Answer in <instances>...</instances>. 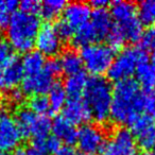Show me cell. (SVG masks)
<instances>
[{
    "mask_svg": "<svg viewBox=\"0 0 155 155\" xmlns=\"http://www.w3.org/2000/svg\"><path fill=\"white\" fill-rule=\"evenodd\" d=\"M19 2L16 0H0V26L7 27L11 16L16 12Z\"/></svg>",
    "mask_w": 155,
    "mask_h": 155,
    "instance_id": "4316f807",
    "label": "cell"
},
{
    "mask_svg": "<svg viewBox=\"0 0 155 155\" xmlns=\"http://www.w3.org/2000/svg\"><path fill=\"white\" fill-rule=\"evenodd\" d=\"M142 108L147 112V116L155 120V91H148L143 95Z\"/></svg>",
    "mask_w": 155,
    "mask_h": 155,
    "instance_id": "f546056e",
    "label": "cell"
},
{
    "mask_svg": "<svg viewBox=\"0 0 155 155\" xmlns=\"http://www.w3.org/2000/svg\"><path fill=\"white\" fill-rule=\"evenodd\" d=\"M114 52L108 45L96 43L82 48L80 56L85 68L95 77H100L110 69L115 58Z\"/></svg>",
    "mask_w": 155,
    "mask_h": 155,
    "instance_id": "52a82bcc",
    "label": "cell"
},
{
    "mask_svg": "<svg viewBox=\"0 0 155 155\" xmlns=\"http://www.w3.org/2000/svg\"><path fill=\"white\" fill-rule=\"evenodd\" d=\"M143 95L138 83L132 79L116 82L110 105L112 120L117 124H129L134 117L140 114Z\"/></svg>",
    "mask_w": 155,
    "mask_h": 155,
    "instance_id": "6da1fadb",
    "label": "cell"
},
{
    "mask_svg": "<svg viewBox=\"0 0 155 155\" xmlns=\"http://www.w3.org/2000/svg\"><path fill=\"white\" fill-rule=\"evenodd\" d=\"M105 141V134L101 127L93 124H84L78 131L75 142L81 149V152L95 155L101 152Z\"/></svg>",
    "mask_w": 155,
    "mask_h": 155,
    "instance_id": "8fae6325",
    "label": "cell"
},
{
    "mask_svg": "<svg viewBox=\"0 0 155 155\" xmlns=\"http://www.w3.org/2000/svg\"><path fill=\"white\" fill-rule=\"evenodd\" d=\"M13 58V49L9 45V43L0 39V69L5 67Z\"/></svg>",
    "mask_w": 155,
    "mask_h": 155,
    "instance_id": "1f68e13d",
    "label": "cell"
},
{
    "mask_svg": "<svg viewBox=\"0 0 155 155\" xmlns=\"http://www.w3.org/2000/svg\"><path fill=\"white\" fill-rule=\"evenodd\" d=\"M110 16L116 22L137 17V8L130 1H115L110 5Z\"/></svg>",
    "mask_w": 155,
    "mask_h": 155,
    "instance_id": "d6986e66",
    "label": "cell"
},
{
    "mask_svg": "<svg viewBox=\"0 0 155 155\" xmlns=\"http://www.w3.org/2000/svg\"><path fill=\"white\" fill-rule=\"evenodd\" d=\"M78 155H91V154H88V153H84V152H80V153H78Z\"/></svg>",
    "mask_w": 155,
    "mask_h": 155,
    "instance_id": "b9f144b4",
    "label": "cell"
},
{
    "mask_svg": "<svg viewBox=\"0 0 155 155\" xmlns=\"http://www.w3.org/2000/svg\"><path fill=\"white\" fill-rule=\"evenodd\" d=\"M140 47L143 50H155V24L148 26L146 30H142L139 37Z\"/></svg>",
    "mask_w": 155,
    "mask_h": 155,
    "instance_id": "f1b7e54d",
    "label": "cell"
},
{
    "mask_svg": "<svg viewBox=\"0 0 155 155\" xmlns=\"http://www.w3.org/2000/svg\"><path fill=\"white\" fill-rule=\"evenodd\" d=\"M110 5L108 1L106 0H94L91 2V5L94 9H106V7Z\"/></svg>",
    "mask_w": 155,
    "mask_h": 155,
    "instance_id": "74e56055",
    "label": "cell"
},
{
    "mask_svg": "<svg viewBox=\"0 0 155 155\" xmlns=\"http://www.w3.org/2000/svg\"><path fill=\"white\" fill-rule=\"evenodd\" d=\"M24 78V70L20 62L14 56L5 67L0 70V79L2 87L8 89H15Z\"/></svg>",
    "mask_w": 155,
    "mask_h": 155,
    "instance_id": "9a60e30c",
    "label": "cell"
},
{
    "mask_svg": "<svg viewBox=\"0 0 155 155\" xmlns=\"http://www.w3.org/2000/svg\"><path fill=\"white\" fill-rule=\"evenodd\" d=\"M87 80L88 79L83 71L75 73V74L68 75L65 81V85L63 86L67 97H69L70 99L80 98L81 95L84 93Z\"/></svg>",
    "mask_w": 155,
    "mask_h": 155,
    "instance_id": "ac0fdd59",
    "label": "cell"
},
{
    "mask_svg": "<svg viewBox=\"0 0 155 155\" xmlns=\"http://www.w3.org/2000/svg\"><path fill=\"white\" fill-rule=\"evenodd\" d=\"M26 155H47V153L39 147L33 144L32 147H30V148L26 150Z\"/></svg>",
    "mask_w": 155,
    "mask_h": 155,
    "instance_id": "8d00e7d4",
    "label": "cell"
},
{
    "mask_svg": "<svg viewBox=\"0 0 155 155\" xmlns=\"http://www.w3.org/2000/svg\"><path fill=\"white\" fill-rule=\"evenodd\" d=\"M144 61H147V55L141 48H124L114 58L107 70L108 78L116 82L131 79V75L135 73L138 65Z\"/></svg>",
    "mask_w": 155,
    "mask_h": 155,
    "instance_id": "277c9868",
    "label": "cell"
},
{
    "mask_svg": "<svg viewBox=\"0 0 155 155\" xmlns=\"http://www.w3.org/2000/svg\"><path fill=\"white\" fill-rule=\"evenodd\" d=\"M22 136L16 119L9 113L0 114V152L9 153L18 149Z\"/></svg>",
    "mask_w": 155,
    "mask_h": 155,
    "instance_id": "9c48e42d",
    "label": "cell"
},
{
    "mask_svg": "<svg viewBox=\"0 0 155 155\" xmlns=\"http://www.w3.org/2000/svg\"><path fill=\"white\" fill-rule=\"evenodd\" d=\"M16 122L24 137H30L33 144H39L49 136L52 122L47 116L35 114L30 108L18 110Z\"/></svg>",
    "mask_w": 155,
    "mask_h": 155,
    "instance_id": "5b68a950",
    "label": "cell"
},
{
    "mask_svg": "<svg viewBox=\"0 0 155 155\" xmlns=\"http://www.w3.org/2000/svg\"><path fill=\"white\" fill-rule=\"evenodd\" d=\"M5 28L8 43L12 49L27 53L32 51L41 28V20L34 14L16 11L11 16Z\"/></svg>",
    "mask_w": 155,
    "mask_h": 155,
    "instance_id": "7a4b0ae2",
    "label": "cell"
},
{
    "mask_svg": "<svg viewBox=\"0 0 155 155\" xmlns=\"http://www.w3.org/2000/svg\"><path fill=\"white\" fill-rule=\"evenodd\" d=\"M63 20L75 31L89 21L91 15V5L85 2L68 3L63 11Z\"/></svg>",
    "mask_w": 155,
    "mask_h": 155,
    "instance_id": "4fadbf2b",
    "label": "cell"
},
{
    "mask_svg": "<svg viewBox=\"0 0 155 155\" xmlns=\"http://www.w3.org/2000/svg\"><path fill=\"white\" fill-rule=\"evenodd\" d=\"M48 102L50 105L51 113H56L61 110L67 102V95L64 87L58 83H54L50 91H48Z\"/></svg>",
    "mask_w": 155,
    "mask_h": 155,
    "instance_id": "cb8c5ba5",
    "label": "cell"
},
{
    "mask_svg": "<svg viewBox=\"0 0 155 155\" xmlns=\"http://www.w3.org/2000/svg\"><path fill=\"white\" fill-rule=\"evenodd\" d=\"M58 64L61 67V71H64L66 74L71 75L82 71L83 63L80 54H78L73 50L64 51L61 55Z\"/></svg>",
    "mask_w": 155,
    "mask_h": 155,
    "instance_id": "ffe728a7",
    "label": "cell"
},
{
    "mask_svg": "<svg viewBox=\"0 0 155 155\" xmlns=\"http://www.w3.org/2000/svg\"><path fill=\"white\" fill-rule=\"evenodd\" d=\"M138 19L141 24L154 25L155 24V0L143 1L139 5L137 11Z\"/></svg>",
    "mask_w": 155,
    "mask_h": 155,
    "instance_id": "484cf974",
    "label": "cell"
},
{
    "mask_svg": "<svg viewBox=\"0 0 155 155\" xmlns=\"http://www.w3.org/2000/svg\"><path fill=\"white\" fill-rule=\"evenodd\" d=\"M136 77L137 83L139 86H142L147 91H153L155 87V71L152 65L144 61L138 65L136 69Z\"/></svg>",
    "mask_w": 155,
    "mask_h": 155,
    "instance_id": "603a6c76",
    "label": "cell"
},
{
    "mask_svg": "<svg viewBox=\"0 0 155 155\" xmlns=\"http://www.w3.org/2000/svg\"><path fill=\"white\" fill-rule=\"evenodd\" d=\"M84 102L96 121L105 122L110 115L113 88L103 77H91L87 80L84 89Z\"/></svg>",
    "mask_w": 155,
    "mask_h": 155,
    "instance_id": "3957f363",
    "label": "cell"
},
{
    "mask_svg": "<svg viewBox=\"0 0 155 155\" xmlns=\"http://www.w3.org/2000/svg\"><path fill=\"white\" fill-rule=\"evenodd\" d=\"M35 146L43 149L46 153H55L61 147V141L56 137H54V136H48L41 143L35 144Z\"/></svg>",
    "mask_w": 155,
    "mask_h": 155,
    "instance_id": "d6a6232c",
    "label": "cell"
},
{
    "mask_svg": "<svg viewBox=\"0 0 155 155\" xmlns=\"http://www.w3.org/2000/svg\"><path fill=\"white\" fill-rule=\"evenodd\" d=\"M142 155H154V154H153V151H147V152L143 153Z\"/></svg>",
    "mask_w": 155,
    "mask_h": 155,
    "instance_id": "60d3db41",
    "label": "cell"
},
{
    "mask_svg": "<svg viewBox=\"0 0 155 155\" xmlns=\"http://www.w3.org/2000/svg\"><path fill=\"white\" fill-rule=\"evenodd\" d=\"M2 88V84H1V79H0V89Z\"/></svg>",
    "mask_w": 155,
    "mask_h": 155,
    "instance_id": "ee69618b",
    "label": "cell"
},
{
    "mask_svg": "<svg viewBox=\"0 0 155 155\" xmlns=\"http://www.w3.org/2000/svg\"><path fill=\"white\" fill-rule=\"evenodd\" d=\"M61 72L58 60L46 61L44 68L39 72L24 75L21 81V91L25 95L39 96L48 93L54 84L56 75Z\"/></svg>",
    "mask_w": 155,
    "mask_h": 155,
    "instance_id": "8992f818",
    "label": "cell"
},
{
    "mask_svg": "<svg viewBox=\"0 0 155 155\" xmlns=\"http://www.w3.org/2000/svg\"><path fill=\"white\" fill-rule=\"evenodd\" d=\"M153 154H154V155H155V150H154V151H153Z\"/></svg>",
    "mask_w": 155,
    "mask_h": 155,
    "instance_id": "f6af8a7d",
    "label": "cell"
},
{
    "mask_svg": "<svg viewBox=\"0 0 155 155\" xmlns=\"http://www.w3.org/2000/svg\"><path fill=\"white\" fill-rule=\"evenodd\" d=\"M89 22L93 26L99 41L107 37L114 25L112 16L106 9H96L91 12Z\"/></svg>",
    "mask_w": 155,
    "mask_h": 155,
    "instance_id": "2e32d148",
    "label": "cell"
},
{
    "mask_svg": "<svg viewBox=\"0 0 155 155\" xmlns=\"http://www.w3.org/2000/svg\"><path fill=\"white\" fill-rule=\"evenodd\" d=\"M56 155H78L75 149L71 144H61L58 150L55 152Z\"/></svg>",
    "mask_w": 155,
    "mask_h": 155,
    "instance_id": "e575fe53",
    "label": "cell"
},
{
    "mask_svg": "<svg viewBox=\"0 0 155 155\" xmlns=\"http://www.w3.org/2000/svg\"><path fill=\"white\" fill-rule=\"evenodd\" d=\"M101 155H139V149L131 132L121 127L105 141Z\"/></svg>",
    "mask_w": 155,
    "mask_h": 155,
    "instance_id": "ba28073f",
    "label": "cell"
},
{
    "mask_svg": "<svg viewBox=\"0 0 155 155\" xmlns=\"http://www.w3.org/2000/svg\"><path fill=\"white\" fill-rule=\"evenodd\" d=\"M29 106H30L29 108L32 112H34L37 115H41V116H47V114L51 113L48 99L44 95L33 96L32 99L30 100Z\"/></svg>",
    "mask_w": 155,
    "mask_h": 155,
    "instance_id": "83f0119b",
    "label": "cell"
},
{
    "mask_svg": "<svg viewBox=\"0 0 155 155\" xmlns=\"http://www.w3.org/2000/svg\"><path fill=\"white\" fill-rule=\"evenodd\" d=\"M13 155H26V150L25 149H16Z\"/></svg>",
    "mask_w": 155,
    "mask_h": 155,
    "instance_id": "f35d334b",
    "label": "cell"
},
{
    "mask_svg": "<svg viewBox=\"0 0 155 155\" xmlns=\"http://www.w3.org/2000/svg\"><path fill=\"white\" fill-rule=\"evenodd\" d=\"M54 30H55L56 34L58 35L62 41H67V39L72 38L73 34H74V30L69 26L67 22H65L64 20H60V21L55 22L53 25Z\"/></svg>",
    "mask_w": 155,
    "mask_h": 155,
    "instance_id": "4dcf8cb0",
    "label": "cell"
},
{
    "mask_svg": "<svg viewBox=\"0 0 155 155\" xmlns=\"http://www.w3.org/2000/svg\"><path fill=\"white\" fill-rule=\"evenodd\" d=\"M34 45L37 51L44 56H54L60 53L62 49V39L56 34L52 25L45 24L39 28Z\"/></svg>",
    "mask_w": 155,
    "mask_h": 155,
    "instance_id": "7c38bea8",
    "label": "cell"
},
{
    "mask_svg": "<svg viewBox=\"0 0 155 155\" xmlns=\"http://www.w3.org/2000/svg\"><path fill=\"white\" fill-rule=\"evenodd\" d=\"M0 155H10L9 153H1L0 152Z\"/></svg>",
    "mask_w": 155,
    "mask_h": 155,
    "instance_id": "7bdbcfd3",
    "label": "cell"
},
{
    "mask_svg": "<svg viewBox=\"0 0 155 155\" xmlns=\"http://www.w3.org/2000/svg\"><path fill=\"white\" fill-rule=\"evenodd\" d=\"M63 113H64L63 117L74 125L87 122L91 118V113L84 100H81L80 98L69 99L63 107Z\"/></svg>",
    "mask_w": 155,
    "mask_h": 155,
    "instance_id": "5bb4252c",
    "label": "cell"
},
{
    "mask_svg": "<svg viewBox=\"0 0 155 155\" xmlns=\"http://www.w3.org/2000/svg\"><path fill=\"white\" fill-rule=\"evenodd\" d=\"M24 95L21 91L19 89H12L11 94H10V99H11V102L14 104H19L22 102L24 100Z\"/></svg>",
    "mask_w": 155,
    "mask_h": 155,
    "instance_id": "d590c367",
    "label": "cell"
},
{
    "mask_svg": "<svg viewBox=\"0 0 155 155\" xmlns=\"http://www.w3.org/2000/svg\"><path fill=\"white\" fill-rule=\"evenodd\" d=\"M66 7V2L64 0H46L41 3V16L46 19H53L58 17L62 11H64Z\"/></svg>",
    "mask_w": 155,
    "mask_h": 155,
    "instance_id": "d4e9b609",
    "label": "cell"
},
{
    "mask_svg": "<svg viewBox=\"0 0 155 155\" xmlns=\"http://www.w3.org/2000/svg\"><path fill=\"white\" fill-rule=\"evenodd\" d=\"M51 130L53 131V136L60 141H64L65 144H72L77 141L78 131L75 125L72 124L63 116L56 117L51 124Z\"/></svg>",
    "mask_w": 155,
    "mask_h": 155,
    "instance_id": "e0dca14e",
    "label": "cell"
},
{
    "mask_svg": "<svg viewBox=\"0 0 155 155\" xmlns=\"http://www.w3.org/2000/svg\"><path fill=\"white\" fill-rule=\"evenodd\" d=\"M18 7L20 8V11L29 14H36L41 10V2L36 0H25L19 2Z\"/></svg>",
    "mask_w": 155,
    "mask_h": 155,
    "instance_id": "836d02e7",
    "label": "cell"
},
{
    "mask_svg": "<svg viewBox=\"0 0 155 155\" xmlns=\"http://www.w3.org/2000/svg\"><path fill=\"white\" fill-rule=\"evenodd\" d=\"M72 41L77 47L84 48L86 46L96 44L97 41H99V38H98L93 26L88 21L87 24L83 25L82 27H80L74 31V34L72 36Z\"/></svg>",
    "mask_w": 155,
    "mask_h": 155,
    "instance_id": "7402d4cb",
    "label": "cell"
},
{
    "mask_svg": "<svg viewBox=\"0 0 155 155\" xmlns=\"http://www.w3.org/2000/svg\"><path fill=\"white\" fill-rule=\"evenodd\" d=\"M151 61H152V67L155 71V50H153V53H152V56H151Z\"/></svg>",
    "mask_w": 155,
    "mask_h": 155,
    "instance_id": "ab89813d",
    "label": "cell"
},
{
    "mask_svg": "<svg viewBox=\"0 0 155 155\" xmlns=\"http://www.w3.org/2000/svg\"><path fill=\"white\" fill-rule=\"evenodd\" d=\"M129 125L137 144L147 151L155 147V123L153 119L147 115L138 114L130 121Z\"/></svg>",
    "mask_w": 155,
    "mask_h": 155,
    "instance_id": "30bf717a",
    "label": "cell"
},
{
    "mask_svg": "<svg viewBox=\"0 0 155 155\" xmlns=\"http://www.w3.org/2000/svg\"><path fill=\"white\" fill-rule=\"evenodd\" d=\"M20 64L24 70V75H30L39 72L45 66L46 60L45 56L38 51H29L24 55Z\"/></svg>",
    "mask_w": 155,
    "mask_h": 155,
    "instance_id": "44dd1931",
    "label": "cell"
}]
</instances>
